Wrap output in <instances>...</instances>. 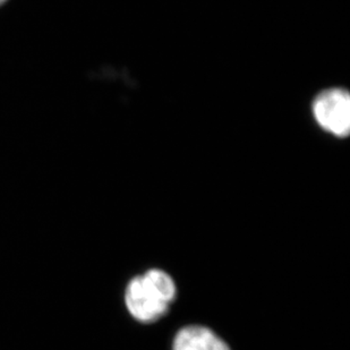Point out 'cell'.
Masks as SVG:
<instances>
[{
  "instance_id": "4",
  "label": "cell",
  "mask_w": 350,
  "mask_h": 350,
  "mask_svg": "<svg viewBox=\"0 0 350 350\" xmlns=\"http://www.w3.org/2000/svg\"><path fill=\"white\" fill-rule=\"evenodd\" d=\"M8 1H10V0H0V8L5 6Z\"/></svg>"
},
{
  "instance_id": "1",
  "label": "cell",
  "mask_w": 350,
  "mask_h": 350,
  "mask_svg": "<svg viewBox=\"0 0 350 350\" xmlns=\"http://www.w3.org/2000/svg\"><path fill=\"white\" fill-rule=\"evenodd\" d=\"M176 297L175 282L167 272L152 269L134 278L126 289V306L142 323H152L168 312Z\"/></svg>"
},
{
  "instance_id": "3",
  "label": "cell",
  "mask_w": 350,
  "mask_h": 350,
  "mask_svg": "<svg viewBox=\"0 0 350 350\" xmlns=\"http://www.w3.org/2000/svg\"><path fill=\"white\" fill-rule=\"evenodd\" d=\"M172 350H230L213 331L201 325L183 327L176 334Z\"/></svg>"
},
{
  "instance_id": "2",
  "label": "cell",
  "mask_w": 350,
  "mask_h": 350,
  "mask_svg": "<svg viewBox=\"0 0 350 350\" xmlns=\"http://www.w3.org/2000/svg\"><path fill=\"white\" fill-rule=\"evenodd\" d=\"M313 115L320 127L337 137L350 133V96L341 88L325 90L314 99Z\"/></svg>"
}]
</instances>
